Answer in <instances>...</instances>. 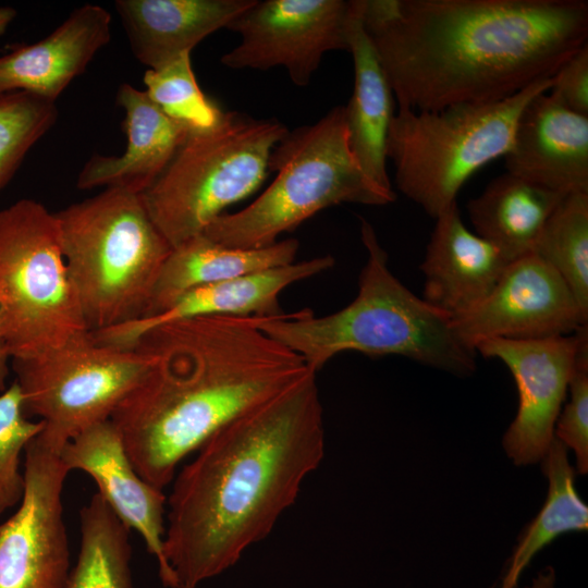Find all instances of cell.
Here are the masks:
<instances>
[{
	"mask_svg": "<svg viewBox=\"0 0 588 588\" xmlns=\"http://www.w3.org/2000/svg\"><path fill=\"white\" fill-rule=\"evenodd\" d=\"M509 173L568 195L588 193V117L575 113L548 91L523 109L504 155Z\"/></svg>",
	"mask_w": 588,
	"mask_h": 588,
	"instance_id": "obj_17",
	"label": "cell"
},
{
	"mask_svg": "<svg viewBox=\"0 0 588 588\" xmlns=\"http://www.w3.org/2000/svg\"><path fill=\"white\" fill-rule=\"evenodd\" d=\"M541 461L549 483L547 499L520 532L492 588H518L522 574L540 550L562 534L588 528V506L576 490L575 469L569 464L567 448L554 437Z\"/></svg>",
	"mask_w": 588,
	"mask_h": 588,
	"instance_id": "obj_25",
	"label": "cell"
},
{
	"mask_svg": "<svg viewBox=\"0 0 588 588\" xmlns=\"http://www.w3.org/2000/svg\"><path fill=\"white\" fill-rule=\"evenodd\" d=\"M555 585V572L551 566L544 567L538 575L534 578L531 585L526 588H554Z\"/></svg>",
	"mask_w": 588,
	"mask_h": 588,
	"instance_id": "obj_34",
	"label": "cell"
},
{
	"mask_svg": "<svg viewBox=\"0 0 588 588\" xmlns=\"http://www.w3.org/2000/svg\"><path fill=\"white\" fill-rule=\"evenodd\" d=\"M333 256L323 255L242 274L186 292L161 313L95 332L105 344L131 348L158 326L196 317L230 316L277 318L285 315L280 295L295 282L331 269Z\"/></svg>",
	"mask_w": 588,
	"mask_h": 588,
	"instance_id": "obj_16",
	"label": "cell"
},
{
	"mask_svg": "<svg viewBox=\"0 0 588 588\" xmlns=\"http://www.w3.org/2000/svg\"><path fill=\"white\" fill-rule=\"evenodd\" d=\"M270 318L207 316L158 326L134 345L155 363L111 421L138 475L162 489L218 430L311 370L262 329Z\"/></svg>",
	"mask_w": 588,
	"mask_h": 588,
	"instance_id": "obj_3",
	"label": "cell"
},
{
	"mask_svg": "<svg viewBox=\"0 0 588 588\" xmlns=\"http://www.w3.org/2000/svg\"><path fill=\"white\" fill-rule=\"evenodd\" d=\"M360 236L367 261L357 295L347 306L321 317L302 309L270 318L261 329L301 355L316 373L346 351L405 356L453 375L473 373L475 352L458 340L451 317L416 296L392 273L387 252L364 218Z\"/></svg>",
	"mask_w": 588,
	"mask_h": 588,
	"instance_id": "obj_4",
	"label": "cell"
},
{
	"mask_svg": "<svg viewBox=\"0 0 588 588\" xmlns=\"http://www.w3.org/2000/svg\"><path fill=\"white\" fill-rule=\"evenodd\" d=\"M268 170L277 172L268 188L242 210L215 218L206 236L232 248H260L322 209L344 203L384 206L396 198L362 171L348 145L343 106L289 131L271 151Z\"/></svg>",
	"mask_w": 588,
	"mask_h": 588,
	"instance_id": "obj_6",
	"label": "cell"
},
{
	"mask_svg": "<svg viewBox=\"0 0 588 588\" xmlns=\"http://www.w3.org/2000/svg\"><path fill=\"white\" fill-rule=\"evenodd\" d=\"M564 196L506 172L468 201L467 212L475 233L513 261L532 252Z\"/></svg>",
	"mask_w": 588,
	"mask_h": 588,
	"instance_id": "obj_24",
	"label": "cell"
},
{
	"mask_svg": "<svg viewBox=\"0 0 588 588\" xmlns=\"http://www.w3.org/2000/svg\"><path fill=\"white\" fill-rule=\"evenodd\" d=\"M69 278L88 330L144 317L172 247L142 195L120 187L54 212Z\"/></svg>",
	"mask_w": 588,
	"mask_h": 588,
	"instance_id": "obj_5",
	"label": "cell"
},
{
	"mask_svg": "<svg viewBox=\"0 0 588 588\" xmlns=\"http://www.w3.org/2000/svg\"><path fill=\"white\" fill-rule=\"evenodd\" d=\"M255 0H118L121 19L135 58L158 70L228 27Z\"/></svg>",
	"mask_w": 588,
	"mask_h": 588,
	"instance_id": "obj_21",
	"label": "cell"
},
{
	"mask_svg": "<svg viewBox=\"0 0 588 588\" xmlns=\"http://www.w3.org/2000/svg\"><path fill=\"white\" fill-rule=\"evenodd\" d=\"M564 280L588 320V193L563 197L532 248Z\"/></svg>",
	"mask_w": 588,
	"mask_h": 588,
	"instance_id": "obj_27",
	"label": "cell"
},
{
	"mask_svg": "<svg viewBox=\"0 0 588 588\" xmlns=\"http://www.w3.org/2000/svg\"><path fill=\"white\" fill-rule=\"evenodd\" d=\"M569 400L560 412L554 437L576 455L577 471H588V342L578 354L568 383Z\"/></svg>",
	"mask_w": 588,
	"mask_h": 588,
	"instance_id": "obj_31",
	"label": "cell"
},
{
	"mask_svg": "<svg viewBox=\"0 0 588 588\" xmlns=\"http://www.w3.org/2000/svg\"><path fill=\"white\" fill-rule=\"evenodd\" d=\"M510 262L497 246L465 225L454 204L436 218L420 265L421 298L451 318L460 316L491 293Z\"/></svg>",
	"mask_w": 588,
	"mask_h": 588,
	"instance_id": "obj_18",
	"label": "cell"
},
{
	"mask_svg": "<svg viewBox=\"0 0 588 588\" xmlns=\"http://www.w3.org/2000/svg\"><path fill=\"white\" fill-rule=\"evenodd\" d=\"M117 105L124 111L126 149L119 156L94 155L79 171L76 187H120L142 194L162 174L192 132L131 84L120 85Z\"/></svg>",
	"mask_w": 588,
	"mask_h": 588,
	"instance_id": "obj_20",
	"label": "cell"
},
{
	"mask_svg": "<svg viewBox=\"0 0 588 588\" xmlns=\"http://www.w3.org/2000/svg\"><path fill=\"white\" fill-rule=\"evenodd\" d=\"M57 120L54 101L27 91L0 95V191Z\"/></svg>",
	"mask_w": 588,
	"mask_h": 588,
	"instance_id": "obj_29",
	"label": "cell"
},
{
	"mask_svg": "<svg viewBox=\"0 0 588 588\" xmlns=\"http://www.w3.org/2000/svg\"><path fill=\"white\" fill-rule=\"evenodd\" d=\"M287 132L275 119L228 111L215 127L191 133L140 194L170 246L203 233L226 207L253 194L269 171L271 151Z\"/></svg>",
	"mask_w": 588,
	"mask_h": 588,
	"instance_id": "obj_8",
	"label": "cell"
},
{
	"mask_svg": "<svg viewBox=\"0 0 588 588\" xmlns=\"http://www.w3.org/2000/svg\"><path fill=\"white\" fill-rule=\"evenodd\" d=\"M59 454L69 471L81 470L95 480L98 493L113 513L140 535L147 551L156 558L161 583L175 588L163 554L168 498L138 475L111 419L81 431Z\"/></svg>",
	"mask_w": 588,
	"mask_h": 588,
	"instance_id": "obj_15",
	"label": "cell"
},
{
	"mask_svg": "<svg viewBox=\"0 0 588 588\" xmlns=\"http://www.w3.org/2000/svg\"><path fill=\"white\" fill-rule=\"evenodd\" d=\"M587 322L564 280L534 253L510 262L479 305L451 318L458 340L474 352L487 339L567 335Z\"/></svg>",
	"mask_w": 588,
	"mask_h": 588,
	"instance_id": "obj_14",
	"label": "cell"
},
{
	"mask_svg": "<svg viewBox=\"0 0 588 588\" xmlns=\"http://www.w3.org/2000/svg\"><path fill=\"white\" fill-rule=\"evenodd\" d=\"M81 544L63 588H134L130 529L95 493L79 513Z\"/></svg>",
	"mask_w": 588,
	"mask_h": 588,
	"instance_id": "obj_26",
	"label": "cell"
},
{
	"mask_svg": "<svg viewBox=\"0 0 588 588\" xmlns=\"http://www.w3.org/2000/svg\"><path fill=\"white\" fill-rule=\"evenodd\" d=\"M12 360L9 347L4 338L0 317V390L4 388L5 379L9 375V360Z\"/></svg>",
	"mask_w": 588,
	"mask_h": 588,
	"instance_id": "obj_33",
	"label": "cell"
},
{
	"mask_svg": "<svg viewBox=\"0 0 588 588\" xmlns=\"http://www.w3.org/2000/svg\"><path fill=\"white\" fill-rule=\"evenodd\" d=\"M111 22L105 8L84 4L47 37L0 56V95L27 91L56 102L110 41Z\"/></svg>",
	"mask_w": 588,
	"mask_h": 588,
	"instance_id": "obj_19",
	"label": "cell"
},
{
	"mask_svg": "<svg viewBox=\"0 0 588 588\" xmlns=\"http://www.w3.org/2000/svg\"><path fill=\"white\" fill-rule=\"evenodd\" d=\"M352 12V0H255L226 27L241 42L221 62L231 69L283 66L295 85L306 86L326 52L348 51Z\"/></svg>",
	"mask_w": 588,
	"mask_h": 588,
	"instance_id": "obj_12",
	"label": "cell"
},
{
	"mask_svg": "<svg viewBox=\"0 0 588 588\" xmlns=\"http://www.w3.org/2000/svg\"><path fill=\"white\" fill-rule=\"evenodd\" d=\"M38 434L25 449V492L0 524V588H63L70 547L62 492L70 473Z\"/></svg>",
	"mask_w": 588,
	"mask_h": 588,
	"instance_id": "obj_11",
	"label": "cell"
},
{
	"mask_svg": "<svg viewBox=\"0 0 588 588\" xmlns=\"http://www.w3.org/2000/svg\"><path fill=\"white\" fill-rule=\"evenodd\" d=\"M548 93L568 110L588 117V44L555 71Z\"/></svg>",
	"mask_w": 588,
	"mask_h": 588,
	"instance_id": "obj_32",
	"label": "cell"
},
{
	"mask_svg": "<svg viewBox=\"0 0 588 588\" xmlns=\"http://www.w3.org/2000/svg\"><path fill=\"white\" fill-rule=\"evenodd\" d=\"M323 454L314 371L209 438L167 499L163 554L175 588L221 574L265 539Z\"/></svg>",
	"mask_w": 588,
	"mask_h": 588,
	"instance_id": "obj_2",
	"label": "cell"
},
{
	"mask_svg": "<svg viewBox=\"0 0 588 588\" xmlns=\"http://www.w3.org/2000/svg\"><path fill=\"white\" fill-rule=\"evenodd\" d=\"M0 317L12 359L35 357L90 333L69 278L54 212L34 199L0 211Z\"/></svg>",
	"mask_w": 588,
	"mask_h": 588,
	"instance_id": "obj_9",
	"label": "cell"
},
{
	"mask_svg": "<svg viewBox=\"0 0 588 588\" xmlns=\"http://www.w3.org/2000/svg\"><path fill=\"white\" fill-rule=\"evenodd\" d=\"M155 356L97 341L91 332L41 355L12 359L23 412L39 417L38 436L61 450L89 426L111 418Z\"/></svg>",
	"mask_w": 588,
	"mask_h": 588,
	"instance_id": "obj_10",
	"label": "cell"
},
{
	"mask_svg": "<svg viewBox=\"0 0 588 588\" xmlns=\"http://www.w3.org/2000/svg\"><path fill=\"white\" fill-rule=\"evenodd\" d=\"M552 77L491 103H463L439 111L399 107L385 146L397 189L437 218L452 205L465 182L504 157L525 106L550 89Z\"/></svg>",
	"mask_w": 588,
	"mask_h": 588,
	"instance_id": "obj_7",
	"label": "cell"
},
{
	"mask_svg": "<svg viewBox=\"0 0 588 588\" xmlns=\"http://www.w3.org/2000/svg\"><path fill=\"white\" fill-rule=\"evenodd\" d=\"M298 245L287 238L260 248H232L204 233L195 235L171 249L142 318L161 313L196 287L294 262Z\"/></svg>",
	"mask_w": 588,
	"mask_h": 588,
	"instance_id": "obj_23",
	"label": "cell"
},
{
	"mask_svg": "<svg viewBox=\"0 0 588 588\" xmlns=\"http://www.w3.org/2000/svg\"><path fill=\"white\" fill-rule=\"evenodd\" d=\"M348 51L354 64V88L344 107L348 145L366 176L387 192H394L387 171V137L394 117L393 90L367 35L363 0H352Z\"/></svg>",
	"mask_w": 588,
	"mask_h": 588,
	"instance_id": "obj_22",
	"label": "cell"
},
{
	"mask_svg": "<svg viewBox=\"0 0 588 588\" xmlns=\"http://www.w3.org/2000/svg\"><path fill=\"white\" fill-rule=\"evenodd\" d=\"M145 93L171 119L192 133L215 127L224 112L199 87L192 69L191 52L144 75Z\"/></svg>",
	"mask_w": 588,
	"mask_h": 588,
	"instance_id": "obj_28",
	"label": "cell"
},
{
	"mask_svg": "<svg viewBox=\"0 0 588 588\" xmlns=\"http://www.w3.org/2000/svg\"><path fill=\"white\" fill-rule=\"evenodd\" d=\"M16 16L15 9L11 7H0V35L5 33L9 25Z\"/></svg>",
	"mask_w": 588,
	"mask_h": 588,
	"instance_id": "obj_35",
	"label": "cell"
},
{
	"mask_svg": "<svg viewBox=\"0 0 588 588\" xmlns=\"http://www.w3.org/2000/svg\"><path fill=\"white\" fill-rule=\"evenodd\" d=\"M42 427L40 420L33 421L24 414L21 390L14 381L0 394V516L24 497L21 456Z\"/></svg>",
	"mask_w": 588,
	"mask_h": 588,
	"instance_id": "obj_30",
	"label": "cell"
},
{
	"mask_svg": "<svg viewBox=\"0 0 588 588\" xmlns=\"http://www.w3.org/2000/svg\"><path fill=\"white\" fill-rule=\"evenodd\" d=\"M399 107L504 100L588 44L586 0H363Z\"/></svg>",
	"mask_w": 588,
	"mask_h": 588,
	"instance_id": "obj_1",
	"label": "cell"
},
{
	"mask_svg": "<svg viewBox=\"0 0 588 588\" xmlns=\"http://www.w3.org/2000/svg\"><path fill=\"white\" fill-rule=\"evenodd\" d=\"M586 342L587 324L567 335L487 339L475 346V353L501 360L515 380L518 409L502 440L506 455L515 465L535 464L547 453L579 351Z\"/></svg>",
	"mask_w": 588,
	"mask_h": 588,
	"instance_id": "obj_13",
	"label": "cell"
}]
</instances>
